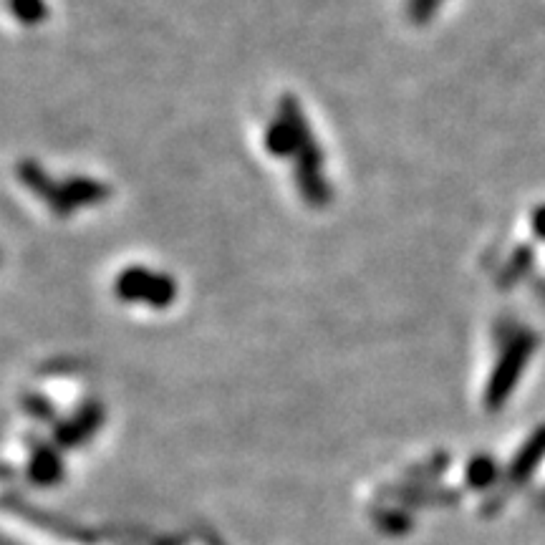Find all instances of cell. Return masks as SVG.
Listing matches in <instances>:
<instances>
[{"label": "cell", "instance_id": "obj_3", "mask_svg": "<svg viewBox=\"0 0 545 545\" xmlns=\"http://www.w3.org/2000/svg\"><path fill=\"white\" fill-rule=\"evenodd\" d=\"M177 283L167 273L129 265L114 278V296L124 303H144L149 308H170L177 301Z\"/></svg>", "mask_w": 545, "mask_h": 545}, {"label": "cell", "instance_id": "obj_9", "mask_svg": "<svg viewBox=\"0 0 545 545\" xmlns=\"http://www.w3.org/2000/svg\"><path fill=\"white\" fill-rule=\"evenodd\" d=\"M545 457V427L530 437L523 445V450L518 452L513 462V477H528L530 472L538 467V462Z\"/></svg>", "mask_w": 545, "mask_h": 545}, {"label": "cell", "instance_id": "obj_11", "mask_svg": "<svg viewBox=\"0 0 545 545\" xmlns=\"http://www.w3.org/2000/svg\"><path fill=\"white\" fill-rule=\"evenodd\" d=\"M495 480V462L490 457H475L467 467V482L472 487H487Z\"/></svg>", "mask_w": 545, "mask_h": 545}, {"label": "cell", "instance_id": "obj_2", "mask_svg": "<svg viewBox=\"0 0 545 545\" xmlns=\"http://www.w3.org/2000/svg\"><path fill=\"white\" fill-rule=\"evenodd\" d=\"M535 346H538V339L530 331H518L515 336H510L505 341L503 351L498 356V364H495L493 374L487 379L485 389V407L487 409H500L510 399V394L518 387L520 376L528 369L530 359L535 354Z\"/></svg>", "mask_w": 545, "mask_h": 545}, {"label": "cell", "instance_id": "obj_7", "mask_svg": "<svg viewBox=\"0 0 545 545\" xmlns=\"http://www.w3.org/2000/svg\"><path fill=\"white\" fill-rule=\"evenodd\" d=\"M28 475L36 485H53L64 477V462H61L59 450L56 447H36L28 462Z\"/></svg>", "mask_w": 545, "mask_h": 545}, {"label": "cell", "instance_id": "obj_14", "mask_svg": "<svg viewBox=\"0 0 545 545\" xmlns=\"http://www.w3.org/2000/svg\"><path fill=\"white\" fill-rule=\"evenodd\" d=\"M530 223H533V233L538 235L540 240H545V205L533 212V220H530Z\"/></svg>", "mask_w": 545, "mask_h": 545}, {"label": "cell", "instance_id": "obj_1", "mask_svg": "<svg viewBox=\"0 0 545 545\" xmlns=\"http://www.w3.org/2000/svg\"><path fill=\"white\" fill-rule=\"evenodd\" d=\"M278 114L291 122L293 134H296V154H293V175H296V187L301 192L303 202L313 210H323L334 200V190L326 177V162L323 152L316 142L311 124H308L306 112L301 109L298 99L293 94H283L278 99Z\"/></svg>", "mask_w": 545, "mask_h": 545}, {"label": "cell", "instance_id": "obj_6", "mask_svg": "<svg viewBox=\"0 0 545 545\" xmlns=\"http://www.w3.org/2000/svg\"><path fill=\"white\" fill-rule=\"evenodd\" d=\"M16 175L18 180H21V185L26 187L31 195H36L38 200L56 215L61 200V180H53V177L38 165L36 159H23V162H18Z\"/></svg>", "mask_w": 545, "mask_h": 545}, {"label": "cell", "instance_id": "obj_5", "mask_svg": "<svg viewBox=\"0 0 545 545\" xmlns=\"http://www.w3.org/2000/svg\"><path fill=\"white\" fill-rule=\"evenodd\" d=\"M104 422V407L99 402H86L84 407L76 409L66 422H61L53 432L56 447H79L86 440H91L96 429Z\"/></svg>", "mask_w": 545, "mask_h": 545}, {"label": "cell", "instance_id": "obj_13", "mask_svg": "<svg viewBox=\"0 0 545 545\" xmlns=\"http://www.w3.org/2000/svg\"><path fill=\"white\" fill-rule=\"evenodd\" d=\"M23 407H26V412H31L33 417L48 419L53 414V407H51V404H48V399L38 397V394H31V397H26Z\"/></svg>", "mask_w": 545, "mask_h": 545}, {"label": "cell", "instance_id": "obj_4", "mask_svg": "<svg viewBox=\"0 0 545 545\" xmlns=\"http://www.w3.org/2000/svg\"><path fill=\"white\" fill-rule=\"evenodd\" d=\"M109 195H112V187L106 182L86 175L66 177V180H61V200L56 217H71L76 210L101 205V202L109 200Z\"/></svg>", "mask_w": 545, "mask_h": 545}, {"label": "cell", "instance_id": "obj_12", "mask_svg": "<svg viewBox=\"0 0 545 545\" xmlns=\"http://www.w3.org/2000/svg\"><path fill=\"white\" fill-rule=\"evenodd\" d=\"M440 3L442 0H409V18H412L414 26H427Z\"/></svg>", "mask_w": 545, "mask_h": 545}, {"label": "cell", "instance_id": "obj_10", "mask_svg": "<svg viewBox=\"0 0 545 545\" xmlns=\"http://www.w3.org/2000/svg\"><path fill=\"white\" fill-rule=\"evenodd\" d=\"M13 16L23 26H38L46 21V3L43 0H11Z\"/></svg>", "mask_w": 545, "mask_h": 545}, {"label": "cell", "instance_id": "obj_8", "mask_svg": "<svg viewBox=\"0 0 545 545\" xmlns=\"http://www.w3.org/2000/svg\"><path fill=\"white\" fill-rule=\"evenodd\" d=\"M265 149H268L270 157L276 159H286L296 154V134H293L291 122L281 114H276V119L268 124L265 129V139H263Z\"/></svg>", "mask_w": 545, "mask_h": 545}]
</instances>
